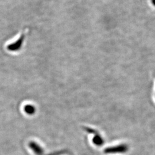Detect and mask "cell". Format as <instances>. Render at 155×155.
<instances>
[{
  "label": "cell",
  "instance_id": "obj_2",
  "mask_svg": "<svg viewBox=\"0 0 155 155\" xmlns=\"http://www.w3.org/2000/svg\"><path fill=\"white\" fill-rule=\"evenodd\" d=\"M127 147L125 145H120L115 146L113 147L109 148L105 150L106 153H115L117 152L118 153H124L127 151Z\"/></svg>",
  "mask_w": 155,
  "mask_h": 155
},
{
  "label": "cell",
  "instance_id": "obj_1",
  "mask_svg": "<svg viewBox=\"0 0 155 155\" xmlns=\"http://www.w3.org/2000/svg\"><path fill=\"white\" fill-rule=\"evenodd\" d=\"M24 39H25V35L22 34V35L21 36V37L17 41H16L15 43L8 45L7 49L10 51H17L18 50H20L22 45H23Z\"/></svg>",
  "mask_w": 155,
  "mask_h": 155
},
{
  "label": "cell",
  "instance_id": "obj_3",
  "mask_svg": "<svg viewBox=\"0 0 155 155\" xmlns=\"http://www.w3.org/2000/svg\"><path fill=\"white\" fill-rule=\"evenodd\" d=\"M29 146L36 155H41L43 154V150L42 149V148L35 142H33V141L30 142Z\"/></svg>",
  "mask_w": 155,
  "mask_h": 155
},
{
  "label": "cell",
  "instance_id": "obj_4",
  "mask_svg": "<svg viewBox=\"0 0 155 155\" xmlns=\"http://www.w3.org/2000/svg\"><path fill=\"white\" fill-rule=\"evenodd\" d=\"M24 111L28 114L32 115V114H33L35 113L36 109H35L34 106L31 105H27L25 106Z\"/></svg>",
  "mask_w": 155,
  "mask_h": 155
}]
</instances>
